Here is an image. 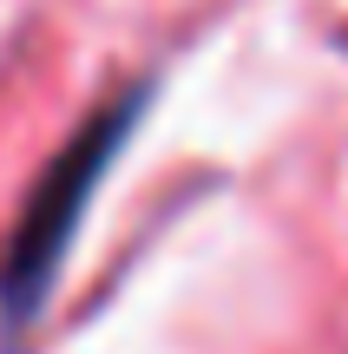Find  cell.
I'll list each match as a JSON object with an SVG mask.
<instances>
[{"label":"cell","mask_w":348,"mask_h":354,"mask_svg":"<svg viewBox=\"0 0 348 354\" xmlns=\"http://www.w3.org/2000/svg\"><path fill=\"white\" fill-rule=\"evenodd\" d=\"M138 105H145V86H131L125 99H112L59 158H53V171L39 177V190L26 197V216H20V230H13V250H7V263H0V308H7V322H26L46 302L53 276H59L66 250H73V230H79V216H86V203H92V190H99V177L112 171V158H118V145L138 125Z\"/></svg>","instance_id":"1"}]
</instances>
